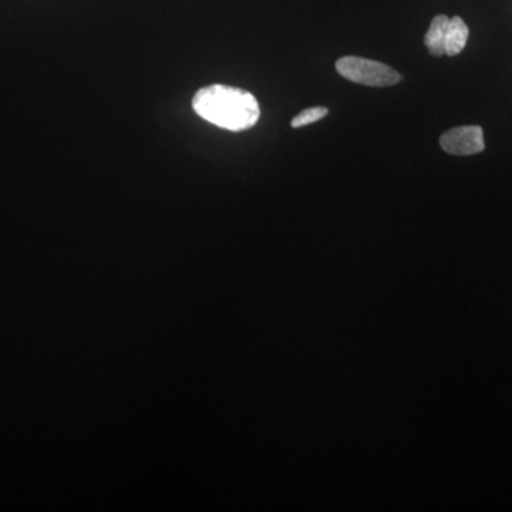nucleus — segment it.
Returning <instances> with one entry per match:
<instances>
[{
	"label": "nucleus",
	"mask_w": 512,
	"mask_h": 512,
	"mask_svg": "<svg viewBox=\"0 0 512 512\" xmlns=\"http://www.w3.org/2000/svg\"><path fill=\"white\" fill-rule=\"evenodd\" d=\"M450 18L446 15H439L431 22L429 32L424 37V45L429 49L431 56L446 55V33Z\"/></svg>",
	"instance_id": "4"
},
{
	"label": "nucleus",
	"mask_w": 512,
	"mask_h": 512,
	"mask_svg": "<svg viewBox=\"0 0 512 512\" xmlns=\"http://www.w3.org/2000/svg\"><path fill=\"white\" fill-rule=\"evenodd\" d=\"M440 146L451 156H473L484 151L483 128L463 126L451 128L440 137Z\"/></svg>",
	"instance_id": "3"
},
{
	"label": "nucleus",
	"mask_w": 512,
	"mask_h": 512,
	"mask_svg": "<svg viewBox=\"0 0 512 512\" xmlns=\"http://www.w3.org/2000/svg\"><path fill=\"white\" fill-rule=\"evenodd\" d=\"M336 70L349 82L369 87H389L400 82L402 76L387 64L365 57L346 56L336 62Z\"/></svg>",
	"instance_id": "2"
},
{
	"label": "nucleus",
	"mask_w": 512,
	"mask_h": 512,
	"mask_svg": "<svg viewBox=\"0 0 512 512\" xmlns=\"http://www.w3.org/2000/svg\"><path fill=\"white\" fill-rule=\"evenodd\" d=\"M192 107L201 119L229 131H244L261 116L254 94L237 87L212 84L195 93Z\"/></svg>",
	"instance_id": "1"
},
{
	"label": "nucleus",
	"mask_w": 512,
	"mask_h": 512,
	"mask_svg": "<svg viewBox=\"0 0 512 512\" xmlns=\"http://www.w3.org/2000/svg\"><path fill=\"white\" fill-rule=\"evenodd\" d=\"M468 36H470V30L466 22L460 16L451 18L446 33V55L451 57L460 55L467 45Z\"/></svg>",
	"instance_id": "5"
},
{
	"label": "nucleus",
	"mask_w": 512,
	"mask_h": 512,
	"mask_svg": "<svg viewBox=\"0 0 512 512\" xmlns=\"http://www.w3.org/2000/svg\"><path fill=\"white\" fill-rule=\"evenodd\" d=\"M329 110L326 107H312L301 111L298 116L293 117L291 126L293 128H301L308 126V124L316 123V121L325 119L328 116Z\"/></svg>",
	"instance_id": "6"
}]
</instances>
